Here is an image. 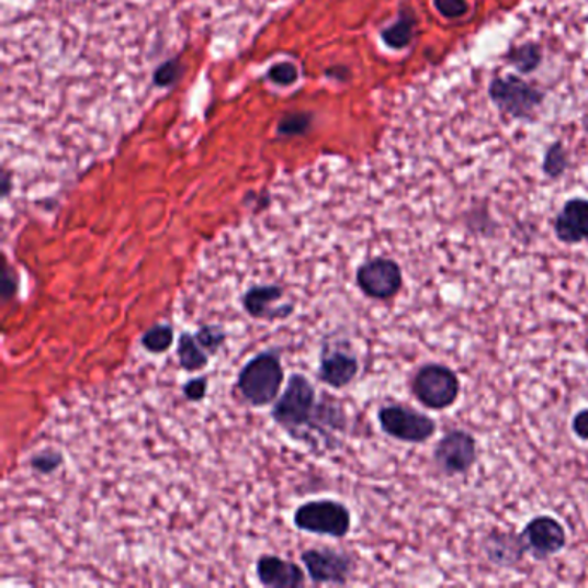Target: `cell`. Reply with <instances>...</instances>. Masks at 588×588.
Instances as JSON below:
<instances>
[{"mask_svg": "<svg viewBox=\"0 0 588 588\" xmlns=\"http://www.w3.org/2000/svg\"><path fill=\"white\" fill-rule=\"evenodd\" d=\"M271 80L276 81L279 86H292L297 80V69L291 63H282L271 68Z\"/></svg>", "mask_w": 588, "mask_h": 588, "instance_id": "25", "label": "cell"}, {"mask_svg": "<svg viewBox=\"0 0 588 588\" xmlns=\"http://www.w3.org/2000/svg\"><path fill=\"white\" fill-rule=\"evenodd\" d=\"M259 581L264 587L294 588L306 584L304 572L298 564L282 559L279 556L259 557L256 564Z\"/></svg>", "mask_w": 588, "mask_h": 588, "instance_id": "15", "label": "cell"}, {"mask_svg": "<svg viewBox=\"0 0 588 588\" xmlns=\"http://www.w3.org/2000/svg\"><path fill=\"white\" fill-rule=\"evenodd\" d=\"M572 430L578 439L588 442V409H581L573 416Z\"/></svg>", "mask_w": 588, "mask_h": 588, "instance_id": "26", "label": "cell"}, {"mask_svg": "<svg viewBox=\"0 0 588 588\" xmlns=\"http://www.w3.org/2000/svg\"><path fill=\"white\" fill-rule=\"evenodd\" d=\"M178 363L185 371H201L210 364V355L202 349L195 335H180L178 342Z\"/></svg>", "mask_w": 588, "mask_h": 588, "instance_id": "17", "label": "cell"}, {"mask_svg": "<svg viewBox=\"0 0 588 588\" xmlns=\"http://www.w3.org/2000/svg\"><path fill=\"white\" fill-rule=\"evenodd\" d=\"M16 292V283H14L13 274L5 268L4 276H2V298L9 301Z\"/></svg>", "mask_w": 588, "mask_h": 588, "instance_id": "27", "label": "cell"}, {"mask_svg": "<svg viewBox=\"0 0 588 588\" xmlns=\"http://www.w3.org/2000/svg\"><path fill=\"white\" fill-rule=\"evenodd\" d=\"M524 542L528 545V552L536 561H545L549 557L556 556L568 544V535L563 524L554 516L540 514L524 524Z\"/></svg>", "mask_w": 588, "mask_h": 588, "instance_id": "9", "label": "cell"}, {"mask_svg": "<svg viewBox=\"0 0 588 588\" xmlns=\"http://www.w3.org/2000/svg\"><path fill=\"white\" fill-rule=\"evenodd\" d=\"M207 383L206 376H199V378L189 380V382L183 385V395L189 403H201L207 394Z\"/></svg>", "mask_w": 588, "mask_h": 588, "instance_id": "24", "label": "cell"}, {"mask_svg": "<svg viewBox=\"0 0 588 588\" xmlns=\"http://www.w3.org/2000/svg\"><path fill=\"white\" fill-rule=\"evenodd\" d=\"M488 95L502 113L516 120H530L545 99L542 90L514 75L494 78L488 87Z\"/></svg>", "mask_w": 588, "mask_h": 588, "instance_id": "5", "label": "cell"}, {"mask_svg": "<svg viewBox=\"0 0 588 588\" xmlns=\"http://www.w3.org/2000/svg\"><path fill=\"white\" fill-rule=\"evenodd\" d=\"M380 428L392 439L406 443H425L437 433V421L406 404H388L378 411Z\"/></svg>", "mask_w": 588, "mask_h": 588, "instance_id": "6", "label": "cell"}, {"mask_svg": "<svg viewBox=\"0 0 588 588\" xmlns=\"http://www.w3.org/2000/svg\"><path fill=\"white\" fill-rule=\"evenodd\" d=\"M294 523L303 532L343 539L351 532L352 516L339 500H309L295 511Z\"/></svg>", "mask_w": 588, "mask_h": 588, "instance_id": "4", "label": "cell"}, {"mask_svg": "<svg viewBox=\"0 0 588 588\" xmlns=\"http://www.w3.org/2000/svg\"><path fill=\"white\" fill-rule=\"evenodd\" d=\"M359 373V361L355 355L346 351H325L319 358L318 376L331 388H343L354 382Z\"/></svg>", "mask_w": 588, "mask_h": 588, "instance_id": "14", "label": "cell"}, {"mask_svg": "<svg viewBox=\"0 0 588 588\" xmlns=\"http://www.w3.org/2000/svg\"><path fill=\"white\" fill-rule=\"evenodd\" d=\"M482 551L488 563L494 564L497 568L511 569L523 561L528 552L527 542L523 535H518L508 530H490L482 539Z\"/></svg>", "mask_w": 588, "mask_h": 588, "instance_id": "12", "label": "cell"}, {"mask_svg": "<svg viewBox=\"0 0 588 588\" xmlns=\"http://www.w3.org/2000/svg\"><path fill=\"white\" fill-rule=\"evenodd\" d=\"M285 380L282 359L276 352H261L250 359L237 380V388L250 406L262 407L279 397Z\"/></svg>", "mask_w": 588, "mask_h": 588, "instance_id": "2", "label": "cell"}, {"mask_svg": "<svg viewBox=\"0 0 588 588\" xmlns=\"http://www.w3.org/2000/svg\"><path fill=\"white\" fill-rule=\"evenodd\" d=\"M411 391L421 406L433 411H445L461 397V380L452 368L427 363L416 370Z\"/></svg>", "mask_w": 588, "mask_h": 588, "instance_id": "3", "label": "cell"}, {"mask_svg": "<svg viewBox=\"0 0 588 588\" xmlns=\"http://www.w3.org/2000/svg\"><path fill=\"white\" fill-rule=\"evenodd\" d=\"M416 14L411 9L404 8L400 11L399 20L395 21L394 25L383 30L382 38L391 49H406L407 45L411 44L415 37Z\"/></svg>", "mask_w": 588, "mask_h": 588, "instance_id": "16", "label": "cell"}, {"mask_svg": "<svg viewBox=\"0 0 588 588\" xmlns=\"http://www.w3.org/2000/svg\"><path fill=\"white\" fill-rule=\"evenodd\" d=\"M355 283L366 297L391 301L403 291V268L394 259L373 258L358 268Z\"/></svg>", "mask_w": 588, "mask_h": 588, "instance_id": "7", "label": "cell"}, {"mask_svg": "<svg viewBox=\"0 0 588 588\" xmlns=\"http://www.w3.org/2000/svg\"><path fill=\"white\" fill-rule=\"evenodd\" d=\"M63 463H65V457H63L61 452L44 451L33 455L32 460H30V467H32L33 472L41 473V475H50Z\"/></svg>", "mask_w": 588, "mask_h": 588, "instance_id": "22", "label": "cell"}, {"mask_svg": "<svg viewBox=\"0 0 588 588\" xmlns=\"http://www.w3.org/2000/svg\"><path fill=\"white\" fill-rule=\"evenodd\" d=\"M303 563L315 584L346 585L355 569L354 559L349 554L330 549L304 551Z\"/></svg>", "mask_w": 588, "mask_h": 588, "instance_id": "10", "label": "cell"}, {"mask_svg": "<svg viewBox=\"0 0 588 588\" xmlns=\"http://www.w3.org/2000/svg\"><path fill=\"white\" fill-rule=\"evenodd\" d=\"M506 57L520 74H532L542 63V47L533 42H527L520 47H514Z\"/></svg>", "mask_w": 588, "mask_h": 588, "instance_id": "18", "label": "cell"}, {"mask_svg": "<svg viewBox=\"0 0 588 588\" xmlns=\"http://www.w3.org/2000/svg\"><path fill=\"white\" fill-rule=\"evenodd\" d=\"M433 4H436L437 11L449 20L466 16L467 11H470L466 0H433Z\"/></svg>", "mask_w": 588, "mask_h": 588, "instance_id": "23", "label": "cell"}, {"mask_svg": "<svg viewBox=\"0 0 588 588\" xmlns=\"http://www.w3.org/2000/svg\"><path fill=\"white\" fill-rule=\"evenodd\" d=\"M568 152L564 149L563 144L561 142L552 144L545 152L544 165H542L544 173L554 180V178L563 177L564 171L568 170Z\"/></svg>", "mask_w": 588, "mask_h": 588, "instance_id": "20", "label": "cell"}, {"mask_svg": "<svg viewBox=\"0 0 588 588\" xmlns=\"http://www.w3.org/2000/svg\"><path fill=\"white\" fill-rule=\"evenodd\" d=\"M271 416L291 437L306 440L309 431L321 428L315 385L304 375H292Z\"/></svg>", "mask_w": 588, "mask_h": 588, "instance_id": "1", "label": "cell"}, {"mask_svg": "<svg viewBox=\"0 0 588 588\" xmlns=\"http://www.w3.org/2000/svg\"><path fill=\"white\" fill-rule=\"evenodd\" d=\"M587 499H588V494H587Z\"/></svg>", "mask_w": 588, "mask_h": 588, "instance_id": "28", "label": "cell"}, {"mask_svg": "<svg viewBox=\"0 0 588 588\" xmlns=\"http://www.w3.org/2000/svg\"><path fill=\"white\" fill-rule=\"evenodd\" d=\"M433 461L445 476L466 475L478 461V442L466 430H449L433 449Z\"/></svg>", "mask_w": 588, "mask_h": 588, "instance_id": "8", "label": "cell"}, {"mask_svg": "<svg viewBox=\"0 0 588 588\" xmlns=\"http://www.w3.org/2000/svg\"><path fill=\"white\" fill-rule=\"evenodd\" d=\"M142 347L152 354H162L168 352L174 342V330L168 323H161L156 327L149 328L146 333L142 335Z\"/></svg>", "mask_w": 588, "mask_h": 588, "instance_id": "19", "label": "cell"}, {"mask_svg": "<svg viewBox=\"0 0 588 588\" xmlns=\"http://www.w3.org/2000/svg\"><path fill=\"white\" fill-rule=\"evenodd\" d=\"M554 235L566 246L588 240V201L587 199H569L554 219Z\"/></svg>", "mask_w": 588, "mask_h": 588, "instance_id": "13", "label": "cell"}, {"mask_svg": "<svg viewBox=\"0 0 588 588\" xmlns=\"http://www.w3.org/2000/svg\"><path fill=\"white\" fill-rule=\"evenodd\" d=\"M285 291L282 286L256 285L242 295V306L247 315L262 321H279L289 318L294 313V304L283 303Z\"/></svg>", "mask_w": 588, "mask_h": 588, "instance_id": "11", "label": "cell"}, {"mask_svg": "<svg viewBox=\"0 0 588 588\" xmlns=\"http://www.w3.org/2000/svg\"><path fill=\"white\" fill-rule=\"evenodd\" d=\"M195 339L207 354L214 355L218 354L219 349L225 343L226 333L219 325H202L195 333Z\"/></svg>", "mask_w": 588, "mask_h": 588, "instance_id": "21", "label": "cell"}]
</instances>
